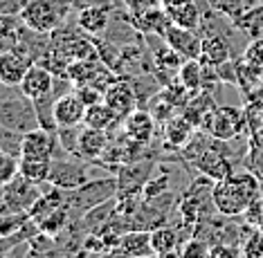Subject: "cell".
<instances>
[{
    "instance_id": "cell-21",
    "label": "cell",
    "mask_w": 263,
    "mask_h": 258,
    "mask_svg": "<svg viewBox=\"0 0 263 258\" xmlns=\"http://www.w3.org/2000/svg\"><path fill=\"white\" fill-rule=\"evenodd\" d=\"M83 124L90 126V128H99V130H108V133H112V130H115L119 124H124V122L117 117V112L112 110L106 101H99V104L88 106Z\"/></svg>"
},
{
    "instance_id": "cell-34",
    "label": "cell",
    "mask_w": 263,
    "mask_h": 258,
    "mask_svg": "<svg viewBox=\"0 0 263 258\" xmlns=\"http://www.w3.org/2000/svg\"><path fill=\"white\" fill-rule=\"evenodd\" d=\"M74 92L79 94V99L86 106H92V104H99V101H104V90L95 88V86H74Z\"/></svg>"
},
{
    "instance_id": "cell-37",
    "label": "cell",
    "mask_w": 263,
    "mask_h": 258,
    "mask_svg": "<svg viewBox=\"0 0 263 258\" xmlns=\"http://www.w3.org/2000/svg\"><path fill=\"white\" fill-rule=\"evenodd\" d=\"M21 16H0V38L21 27Z\"/></svg>"
},
{
    "instance_id": "cell-19",
    "label": "cell",
    "mask_w": 263,
    "mask_h": 258,
    "mask_svg": "<svg viewBox=\"0 0 263 258\" xmlns=\"http://www.w3.org/2000/svg\"><path fill=\"white\" fill-rule=\"evenodd\" d=\"M115 249H119L122 254H126L130 258H146L153 256V245H151V229H128L122 233L119 245Z\"/></svg>"
},
{
    "instance_id": "cell-43",
    "label": "cell",
    "mask_w": 263,
    "mask_h": 258,
    "mask_svg": "<svg viewBox=\"0 0 263 258\" xmlns=\"http://www.w3.org/2000/svg\"><path fill=\"white\" fill-rule=\"evenodd\" d=\"M0 189H3V187H0Z\"/></svg>"
},
{
    "instance_id": "cell-30",
    "label": "cell",
    "mask_w": 263,
    "mask_h": 258,
    "mask_svg": "<svg viewBox=\"0 0 263 258\" xmlns=\"http://www.w3.org/2000/svg\"><path fill=\"white\" fill-rule=\"evenodd\" d=\"M207 3H209V7H212L214 11L227 16L230 21H236V18L245 11V3H243V0H207Z\"/></svg>"
},
{
    "instance_id": "cell-15",
    "label": "cell",
    "mask_w": 263,
    "mask_h": 258,
    "mask_svg": "<svg viewBox=\"0 0 263 258\" xmlns=\"http://www.w3.org/2000/svg\"><path fill=\"white\" fill-rule=\"evenodd\" d=\"M128 18H130V23H133L135 29L142 36L153 34V36H160V38H164V34L169 32V27L173 25L171 16L166 14V9L162 7V5H158V7H151V9L142 11V14H135V16L128 14Z\"/></svg>"
},
{
    "instance_id": "cell-23",
    "label": "cell",
    "mask_w": 263,
    "mask_h": 258,
    "mask_svg": "<svg viewBox=\"0 0 263 258\" xmlns=\"http://www.w3.org/2000/svg\"><path fill=\"white\" fill-rule=\"evenodd\" d=\"M214 106H216V101H214V92H209V90H200V92H196L194 97L187 101V106H184L180 112L196 126V128H200L202 119L207 117V112L212 110Z\"/></svg>"
},
{
    "instance_id": "cell-10",
    "label": "cell",
    "mask_w": 263,
    "mask_h": 258,
    "mask_svg": "<svg viewBox=\"0 0 263 258\" xmlns=\"http://www.w3.org/2000/svg\"><path fill=\"white\" fill-rule=\"evenodd\" d=\"M61 144L54 130H47L43 126L32 128L23 133L21 144V157H43V160H54V155L61 151Z\"/></svg>"
},
{
    "instance_id": "cell-18",
    "label": "cell",
    "mask_w": 263,
    "mask_h": 258,
    "mask_svg": "<svg viewBox=\"0 0 263 258\" xmlns=\"http://www.w3.org/2000/svg\"><path fill=\"white\" fill-rule=\"evenodd\" d=\"M196 126L189 122L187 117L182 115V112H178V115H173L169 122L162 124V137H164V144L173 151H182L184 146L189 144V140L194 137L196 133Z\"/></svg>"
},
{
    "instance_id": "cell-36",
    "label": "cell",
    "mask_w": 263,
    "mask_h": 258,
    "mask_svg": "<svg viewBox=\"0 0 263 258\" xmlns=\"http://www.w3.org/2000/svg\"><path fill=\"white\" fill-rule=\"evenodd\" d=\"M29 0H0V16H21Z\"/></svg>"
},
{
    "instance_id": "cell-17",
    "label": "cell",
    "mask_w": 263,
    "mask_h": 258,
    "mask_svg": "<svg viewBox=\"0 0 263 258\" xmlns=\"http://www.w3.org/2000/svg\"><path fill=\"white\" fill-rule=\"evenodd\" d=\"M29 65H32V61L23 52L16 50V47L0 52V83H5V86H21Z\"/></svg>"
},
{
    "instance_id": "cell-3",
    "label": "cell",
    "mask_w": 263,
    "mask_h": 258,
    "mask_svg": "<svg viewBox=\"0 0 263 258\" xmlns=\"http://www.w3.org/2000/svg\"><path fill=\"white\" fill-rule=\"evenodd\" d=\"M119 193V184L117 175H106L97 180H88L86 184L77 187L72 191H65V205L70 211L74 213H86L92 207L101 205V202H108L112 197H117Z\"/></svg>"
},
{
    "instance_id": "cell-29",
    "label": "cell",
    "mask_w": 263,
    "mask_h": 258,
    "mask_svg": "<svg viewBox=\"0 0 263 258\" xmlns=\"http://www.w3.org/2000/svg\"><path fill=\"white\" fill-rule=\"evenodd\" d=\"M243 58H245V63H248L250 68L256 70L263 76V38L250 41V43L245 45V50H243Z\"/></svg>"
},
{
    "instance_id": "cell-26",
    "label": "cell",
    "mask_w": 263,
    "mask_h": 258,
    "mask_svg": "<svg viewBox=\"0 0 263 258\" xmlns=\"http://www.w3.org/2000/svg\"><path fill=\"white\" fill-rule=\"evenodd\" d=\"M50 171H52V160L43 157H21V175L36 184L50 182Z\"/></svg>"
},
{
    "instance_id": "cell-38",
    "label": "cell",
    "mask_w": 263,
    "mask_h": 258,
    "mask_svg": "<svg viewBox=\"0 0 263 258\" xmlns=\"http://www.w3.org/2000/svg\"><path fill=\"white\" fill-rule=\"evenodd\" d=\"M207 258H234V251H232V247H225V245H216L214 249H209Z\"/></svg>"
},
{
    "instance_id": "cell-9",
    "label": "cell",
    "mask_w": 263,
    "mask_h": 258,
    "mask_svg": "<svg viewBox=\"0 0 263 258\" xmlns=\"http://www.w3.org/2000/svg\"><path fill=\"white\" fill-rule=\"evenodd\" d=\"M18 88H21V92L25 94L27 99H32L34 104H36V101H43V99L54 94L57 74L50 68H45V65L32 63L29 65V70L25 72V76H23Z\"/></svg>"
},
{
    "instance_id": "cell-32",
    "label": "cell",
    "mask_w": 263,
    "mask_h": 258,
    "mask_svg": "<svg viewBox=\"0 0 263 258\" xmlns=\"http://www.w3.org/2000/svg\"><path fill=\"white\" fill-rule=\"evenodd\" d=\"M88 7H110L112 11H122L126 9V0H74V11Z\"/></svg>"
},
{
    "instance_id": "cell-4",
    "label": "cell",
    "mask_w": 263,
    "mask_h": 258,
    "mask_svg": "<svg viewBox=\"0 0 263 258\" xmlns=\"http://www.w3.org/2000/svg\"><path fill=\"white\" fill-rule=\"evenodd\" d=\"M245 128V110L238 106H214L200 124V130L225 142L236 140Z\"/></svg>"
},
{
    "instance_id": "cell-12",
    "label": "cell",
    "mask_w": 263,
    "mask_h": 258,
    "mask_svg": "<svg viewBox=\"0 0 263 258\" xmlns=\"http://www.w3.org/2000/svg\"><path fill=\"white\" fill-rule=\"evenodd\" d=\"M86 110H88V106L79 99V94L74 92V88L70 90V92L61 94V97L54 101V106H52L57 130L70 128V126H81L83 119H86Z\"/></svg>"
},
{
    "instance_id": "cell-2",
    "label": "cell",
    "mask_w": 263,
    "mask_h": 258,
    "mask_svg": "<svg viewBox=\"0 0 263 258\" xmlns=\"http://www.w3.org/2000/svg\"><path fill=\"white\" fill-rule=\"evenodd\" d=\"M74 11V0H29L21 11L23 25L41 34H52Z\"/></svg>"
},
{
    "instance_id": "cell-27",
    "label": "cell",
    "mask_w": 263,
    "mask_h": 258,
    "mask_svg": "<svg viewBox=\"0 0 263 258\" xmlns=\"http://www.w3.org/2000/svg\"><path fill=\"white\" fill-rule=\"evenodd\" d=\"M178 81L189 90L191 94L200 92L202 90V63L200 58H187L180 70H178Z\"/></svg>"
},
{
    "instance_id": "cell-16",
    "label": "cell",
    "mask_w": 263,
    "mask_h": 258,
    "mask_svg": "<svg viewBox=\"0 0 263 258\" xmlns=\"http://www.w3.org/2000/svg\"><path fill=\"white\" fill-rule=\"evenodd\" d=\"M112 142V133L108 130H99V128H90V126L83 124L81 137H79V157L86 162H97L104 151L110 146Z\"/></svg>"
},
{
    "instance_id": "cell-22",
    "label": "cell",
    "mask_w": 263,
    "mask_h": 258,
    "mask_svg": "<svg viewBox=\"0 0 263 258\" xmlns=\"http://www.w3.org/2000/svg\"><path fill=\"white\" fill-rule=\"evenodd\" d=\"M232 23H234V27L245 36V38H250V41L263 38V3L254 5V7H248L236 21H232Z\"/></svg>"
},
{
    "instance_id": "cell-31",
    "label": "cell",
    "mask_w": 263,
    "mask_h": 258,
    "mask_svg": "<svg viewBox=\"0 0 263 258\" xmlns=\"http://www.w3.org/2000/svg\"><path fill=\"white\" fill-rule=\"evenodd\" d=\"M216 72H218L220 81H223L225 86L238 88V72H236V58H227V61L218 63V65H216Z\"/></svg>"
},
{
    "instance_id": "cell-39",
    "label": "cell",
    "mask_w": 263,
    "mask_h": 258,
    "mask_svg": "<svg viewBox=\"0 0 263 258\" xmlns=\"http://www.w3.org/2000/svg\"><path fill=\"white\" fill-rule=\"evenodd\" d=\"M248 101H252V104H256V106L263 108V83H261L259 88H254L252 92L248 94Z\"/></svg>"
},
{
    "instance_id": "cell-7",
    "label": "cell",
    "mask_w": 263,
    "mask_h": 258,
    "mask_svg": "<svg viewBox=\"0 0 263 258\" xmlns=\"http://www.w3.org/2000/svg\"><path fill=\"white\" fill-rule=\"evenodd\" d=\"M194 166L200 175H205L207 180H212V182H220V180L230 177L232 173H234L230 142L214 137V144L194 162Z\"/></svg>"
},
{
    "instance_id": "cell-5",
    "label": "cell",
    "mask_w": 263,
    "mask_h": 258,
    "mask_svg": "<svg viewBox=\"0 0 263 258\" xmlns=\"http://www.w3.org/2000/svg\"><path fill=\"white\" fill-rule=\"evenodd\" d=\"M41 195H43L41 184L18 173L9 184L0 189V213H27Z\"/></svg>"
},
{
    "instance_id": "cell-42",
    "label": "cell",
    "mask_w": 263,
    "mask_h": 258,
    "mask_svg": "<svg viewBox=\"0 0 263 258\" xmlns=\"http://www.w3.org/2000/svg\"><path fill=\"white\" fill-rule=\"evenodd\" d=\"M261 3H263V0H261Z\"/></svg>"
},
{
    "instance_id": "cell-28",
    "label": "cell",
    "mask_w": 263,
    "mask_h": 258,
    "mask_svg": "<svg viewBox=\"0 0 263 258\" xmlns=\"http://www.w3.org/2000/svg\"><path fill=\"white\" fill-rule=\"evenodd\" d=\"M21 173V157L7 151H0V187L9 184Z\"/></svg>"
},
{
    "instance_id": "cell-24",
    "label": "cell",
    "mask_w": 263,
    "mask_h": 258,
    "mask_svg": "<svg viewBox=\"0 0 263 258\" xmlns=\"http://www.w3.org/2000/svg\"><path fill=\"white\" fill-rule=\"evenodd\" d=\"M151 245H153V251L158 256L173 258V254H176L178 247H180V241H178V233L173 227L158 225L151 229Z\"/></svg>"
},
{
    "instance_id": "cell-14",
    "label": "cell",
    "mask_w": 263,
    "mask_h": 258,
    "mask_svg": "<svg viewBox=\"0 0 263 258\" xmlns=\"http://www.w3.org/2000/svg\"><path fill=\"white\" fill-rule=\"evenodd\" d=\"M164 41L184 58H200L202 54V36L198 29L171 25L169 32L164 34Z\"/></svg>"
},
{
    "instance_id": "cell-1",
    "label": "cell",
    "mask_w": 263,
    "mask_h": 258,
    "mask_svg": "<svg viewBox=\"0 0 263 258\" xmlns=\"http://www.w3.org/2000/svg\"><path fill=\"white\" fill-rule=\"evenodd\" d=\"M261 195V180L252 171L232 173L230 177L214 182L212 200L216 207V213L225 218H238L245 215L248 209L259 200Z\"/></svg>"
},
{
    "instance_id": "cell-6",
    "label": "cell",
    "mask_w": 263,
    "mask_h": 258,
    "mask_svg": "<svg viewBox=\"0 0 263 258\" xmlns=\"http://www.w3.org/2000/svg\"><path fill=\"white\" fill-rule=\"evenodd\" d=\"M88 162L77 157V155H70L61 151L59 155H54L52 160V171H50V184L52 187H59L63 191H72L81 184H86L90 180V173H88Z\"/></svg>"
},
{
    "instance_id": "cell-11",
    "label": "cell",
    "mask_w": 263,
    "mask_h": 258,
    "mask_svg": "<svg viewBox=\"0 0 263 258\" xmlns=\"http://www.w3.org/2000/svg\"><path fill=\"white\" fill-rule=\"evenodd\" d=\"M104 101L117 112V117L122 119V122L140 106L133 83H130L126 76H117V79L104 90Z\"/></svg>"
},
{
    "instance_id": "cell-35",
    "label": "cell",
    "mask_w": 263,
    "mask_h": 258,
    "mask_svg": "<svg viewBox=\"0 0 263 258\" xmlns=\"http://www.w3.org/2000/svg\"><path fill=\"white\" fill-rule=\"evenodd\" d=\"M248 169L259 180H263V144H254L252 153L248 155Z\"/></svg>"
},
{
    "instance_id": "cell-25",
    "label": "cell",
    "mask_w": 263,
    "mask_h": 258,
    "mask_svg": "<svg viewBox=\"0 0 263 258\" xmlns=\"http://www.w3.org/2000/svg\"><path fill=\"white\" fill-rule=\"evenodd\" d=\"M166 14L171 16L173 25L187 27V29H198L200 21H202V9L198 7L196 0H187V3H180V5H176V7H169Z\"/></svg>"
},
{
    "instance_id": "cell-20",
    "label": "cell",
    "mask_w": 263,
    "mask_h": 258,
    "mask_svg": "<svg viewBox=\"0 0 263 258\" xmlns=\"http://www.w3.org/2000/svg\"><path fill=\"white\" fill-rule=\"evenodd\" d=\"M110 7H88L77 11V25H79L88 36H104L112 21Z\"/></svg>"
},
{
    "instance_id": "cell-8",
    "label": "cell",
    "mask_w": 263,
    "mask_h": 258,
    "mask_svg": "<svg viewBox=\"0 0 263 258\" xmlns=\"http://www.w3.org/2000/svg\"><path fill=\"white\" fill-rule=\"evenodd\" d=\"M155 166H158V162L148 157H137L126 162L124 166H119V171L115 173L119 184L117 195H135V193L142 195V189L148 182V177L153 175Z\"/></svg>"
},
{
    "instance_id": "cell-41",
    "label": "cell",
    "mask_w": 263,
    "mask_h": 258,
    "mask_svg": "<svg viewBox=\"0 0 263 258\" xmlns=\"http://www.w3.org/2000/svg\"><path fill=\"white\" fill-rule=\"evenodd\" d=\"M0 258H5V254H0Z\"/></svg>"
},
{
    "instance_id": "cell-13",
    "label": "cell",
    "mask_w": 263,
    "mask_h": 258,
    "mask_svg": "<svg viewBox=\"0 0 263 258\" xmlns=\"http://www.w3.org/2000/svg\"><path fill=\"white\" fill-rule=\"evenodd\" d=\"M155 119L153 115L146 110V108H137L130 115L124 119V130L122 133L128 137L130 142L140 144V146H148L153 142V135H155Z\"/></svg>"
},
{
    "instance_id": "cell-40",
    "label": "cell",
    "mask_w": 263,
    "mask_h": 258,
    "mask_svg": "<svg viewBox=\"0 0 263 258\" xmlns=\"http://www.w3.org/2000/svg\"><path fill=\"white\" fill-rule=\"evenodd\" d=\"M146 258H164V256H158V254H153V256H146Z\"/></svg>"
},
{
    "instance_id": "cell-33",
    "label": "cell",
    "mask_w": 263,
    "mask_h": 258,
    "mask_svg": "<svg viewBox=\"0 0 263 258\" xmlns=\"http://www.w3.org/2000/svg\"><path fill=\"white\" fill-rule=\"evenodd\" d=\"M207 256H209V247L200 238H191L180 249V258H207Z\"/></svg>"
}]
</instances>
